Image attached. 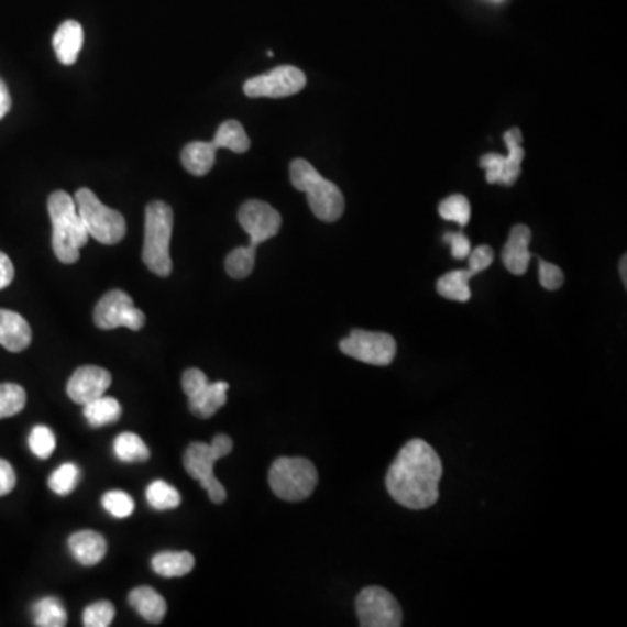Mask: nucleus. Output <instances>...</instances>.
<instances>
[{
    "label": "nucleus",
    "instance_id": "nucleus-1",
    "mask_svg": "<svg viewBox=\"0 0 627 627\" xmlns=\"http://www.w3.org/2000/svg\"><path fill=\"white\" fill-rule=\"evenodd\" d=\"M441 476L443 464L435 448L424 439H411L391 464L385 486L399 506L429 509L438 502Z\"/></svg>",
    "mask_w": 627,
    "mask_h": 627
},
{
    "label": "nucleus",
    "instance_id": "nucleus-2",
    "mask_svg": "<svg viewBox=\"0 0 627 627\" xmlns=\"http://www.w3.org/2000/svg\"><path fill=\"white\" fill-rule=\"evenodd\" d=\"M53 226V251L62 264H76L80 248L88 244L89 232L70 194L56 190L47 201Z\"/></svg>",
    "mask_w": 627,
    "mask_h": 627
},
{
    "label": "nucleus",
    "instance_id": "nucleus-3",
    "mask_svg": "<svg viewBox=\"0 0 627 627\" xmlns=\"http://www.w3.org/2000/svg\"><path fill=\"white\" fill-rule=\"evenodd\" d=\"M293 187L307 194L312 213L322 222H337L345 209V199L333 182L319 175L318 169L306 160H295L289 166Z\"/></svg>",
    "mask_w": 627,
    "mask_h": 627
},
{
    "label": "nucleus",
    "instance_id": "nucleus-4",
    "mask_svg": "<svg viewBox=\"0 0 627 627\" xmlns=\"http://www.w3.org/2000/svg\"><path fill=\"white\" fill-rule=\"evenodd\" d=\"M173 209L164 201H152L145 211V243L143 264L160 277H167L173 271L172 244Z\"/></svg>",
    "mask_w": 627,
    "mask_h": 627
},
{
    "label": "nucleus",
    "instance_id": "nucleus-5",
    "mask_svg": "<svg viewBox=\"0 0 627 627\" xmlns=\"http://www.w3.org/2000/svg\"><path fill=\"white\" fill-rule=\"evenodd\" d=\"M232 439L227 435H218L213 443H193L184 455L185 471L208 492L209 501L222 504L227 498V490L215 477V464L232 452Z\"/></svg>",
    "mask_w": 627,
    "mask_h": 627
},
{
    "label": "nucleus",
    "instance_id": "nucleus-6",
    "mask_svg": "<svg viewBox=\"0 0 627 627\" xmlns=\"http://www.w3.org/2000/svg\"><path fill=\"white\" fill-rule=\"evenodd\" d=\"M318 469L310 460L280 457L268 471L272 492L286 502L306 501L318 486Z\"/></svg>",
    "mask_w": 627,
    "mask_h": 627
},
{
    "label": "nucleus",
    "instance_id": "nucleus-7",
    "mask_svg": "<svg viewBox=\"0 0 627 627\" xmlns=\"http://www.w3.org/2000/svg\"><path fill=\"white\" fill-rule=\"evenodd\" d=\"M74 199L89 238L107 246L121 243L125 235V220L118 209L105 206L89 188H79Z\"/></svg>",
    "mask_w": 627,
    "mask_h": 627
},
{
    "label": "nucleus",
    "instance_id": "nucleus-8",
    "mask_svg": "<svg viewBox=\"0 0 627 627\" xmlns=\"http://www.w3.org/2000/svg\"><path fill=\"white\" fill-rule=\"evenodd\" d=\"M339 348L352 360L373 366H389L396 358V340L389 333L352 330L348 339L340 340Z\"/></svg>",
    "mask_w": 627,
    "mask_h": 627
},
{
    "label": "nucleus",
    "instance_id": "nucleus-9",
    "mask_svg": "<svg viewBox=\"0 0 627 627\" xmlns=\"http://www.w3.org/2000/svg\"><path fill=\"white\" fill-rule=\"evenodd\" d=\"M355 612L363 627H399L403 610L393 594L384 587H364L355 598Z\"/></svg>",
    "mask_w": 627,
    "mask_h": 627
},
{
    "label": "nucleus",
    "instance_id": "nucleus-10",
    "mask_svg": "<svg viewBox=\"0 0 627 627\" xmlns=\"http://www.w3.org/2000/svg\"><path fill=\"white\" fill-rule=\"evenodd\" d=\"M95 324L101 330H116V328H130L139 331L145 327V314L136 309L133 298L122 289H112L105 293L95 307Z\"/></svg>",
    "mask_w": 627,
    "mask_h": 627
},
{
    "label": "nucleus",
    "instance_id": "nucleus-11",
    "mask_svg": "<svg viewBox=\"0 0 627 627\" xmlns=\"http://www.w3.org/2000/svg\"><path fill=\"white\" fill-rule=\"evenodd\" d=\"M307 77L292 65L274 68L244 82V95L250 98H286L306 88Z\"/></svg>",
    "mask_w": 627,
    "mask_h": 627
},
{
    "label": "nucleus",
    "instance_id": "nucleus-12",
    "mask_svg": "<svg viewBox=\"0 0 627 627\" xmlns=\"http://www.w3.org/2000/svg\"><path fill=\"white\" fill-rule=\"evenodd\" d=\"M239 223L243 227L244 232L250 235V244L248 246L256 248L265 243L268 239L277 235L283 226V218L276 208H272L268 202L251 199L239 208Z\"/></svg>",
    "mask_w": 627,
    "mask_h": 627
},
{
    "label": "nucleus",
    "instance_id": "nucleus-13",
    "mask_svg": "<svg viewBox=\"0 0 627 627\" xmlns=\"http://www.w3.org/2000/svg\"><path fill=\"white\" fill-rule=\"evenodd\" d=\"M112 384V375L100 366H80L74 372L67 384V394L77 405H88L92 399L103 396Z\"/></svg>",
    "mask_w": 627,
    "mask_h": 627
},
{
    "label": "nucleus",
    "instance_id": "nucleus-14",
    "mask_svg": "<svg viewBox=\"0 0 627 627\" xmlns=\"http://www.w3.org/2000/svg\"><path fill=\"white\" fill-rule=\"evenodd\" d=\"M530 241L531 230L527 226L513 227L506 246L502 250V262L510 274L522 276L528 271L531 260V253L528 250Z\"/></svg>",
    "mask_w": 627,
    "mask_h": 627
},
{
    "label": "nucleus",
    "instance_id": "nucleus-15",
    "mask_svg": "<svg viewBox=\"0 0 627 627\" xmlns=\"http://www.w3.org/2000/svg\"><path fill=\"white\" fill-rule=\"evenodd\" d=\"M32 342V328L23 316L0 309V345L9 352H21Z\"/></svg>",
    "mask_w": 627,
    "mask_h": 627
},
{
    "label": "nucleus",
    "instance_id": "nucleus-16",
    "mask_svg": "<svg viewBox=\"0 0 627 627\" xmlns=\"http://www.w3.org/2000/svg\"><path fill=\"white\" fill-rule=\"evenodd\" d=\"M72 557L76 558L84 566H95L107 554V540L103 536L92 530L77 531L68 539Z\"/></svg>",
    "mask_w": 627,
    "mask_h": 627
},
{
    "label": "nucleus",
    "instance_id": "nucleus-17",
    "mask_svg": "<svg viewBox=\"0 0 627 627\" xmlns=\"http://www.w3.org/2000/svg\"><path fill=\"white\" fill-rule=\"evenodd\" d=\"M84 46V30L79 21L68 20L59 25L53 37V47L63 65H74Z\"/></svg>",
    "mask_w": 627,
    "mask_h": 627
},
{
    "label": "nucleus",
    "instance_id": "nucleus-18",
    "mask_svg": "<svg viewBox=\"0 0 627 627\" xmlns=\"http://www.w3.org/2000/svg\"><path fill=\"white\" fill-rule=\"evenodd\" d=\"M227 393H229L227 382H213V384L208 382L201 393L188 397V408L196 417L211 418L220 408L226 406Z\"/></svg>",
    "mask_w": 627,
    "mask_h": 627
},
{
    "label": "nucleus",
    "instance_id": "nucleus-19",
    "mask_svg": "<svg viewBox=\"0 0 627 627\" xmlns=\"http://www.w3.org/2000/svg\"><path fill=\"white\" fill-rule=\"evenodd\" d=\"M217 146L213 142H193L182 151V164L190 175L205 176L217 163Z\"/></svg>",
    "mask_w": 627,
    "mask_h": 627
},
{
    "label": "nucleus",
    "instance_id": "nucleus-20",
    "mask_svg": "<svg viewBox=\"0 0 627 627\" xmlns=\"http://www.w3.org/2000/svg\"><path fill=\"white\" fill-rule=\"evenodd\" d=\"M130 605L152 624H160L167 612L166 600L148 585H142L130 593Z\"/></svg>",
    "mask_w": 627,
    "mask_h": 627
},
{
    "label": "nucleus",
    "instance_id": "nucleus-21",
    "mask_svg": "<svg viewBox=\"0 0 627 627\" xmlns=\"http://www.w3.org/2000/svg\"><path fill=\"white\" fill-rule=\"evenodd\" d=\"M196 558L187 551L160 552L152 558V569L157 575L166 579L185 578L193 572Z\"/></svg>",
    "mask_w": 627,
    "mask_h": 627
},
{
    "label": "nucleus",
    "instance_id": "nucleus-22",
    "mask_svg": "<svg viewBox=\"0 0 627 627\" xmlns=\"http://www.w3.org/2000/svg\"><path fill=\"white\" fill-rule=\"evenodd\" d=\"M122 408L116 397L100 396L84 405V417L92 427L110 426L121 418Z\"/></svg>",
    "mask_w": 627,
    "mask_h": 627
},
{
    "label": "nucleus",
    "instance_id": "nucleus-23",
    "mask_svg": "<svg viewBox=\"0 0 627 627\" xmlns=\"http://www.w3.org/2000/svg\"><path fill=\"white\" fill-rule=\"evenodd\" d=\"M473 276V272L469 271V268L448 272L443 277H439L438 283H436V289H438L441 297L448 298V300L469 301L471 300L469 280Z\"/></svg>",
    "mask_w": 627,
    "mask_h": 627
},
{
    "label": "nucleus",
    "instance_id": "nucleus-24",
    "mask_svg": "<svg viewBox=\"0 0 627 627\" xmlns=\"http://www.w3.org/2000/svg\"><path fill=\"white\" fill-rule=\"evenodd\" d=\"M113 452L125 464H140L151 459V450L139 435L122 432L113 441Z\"/></svg>",
    "mask_w": 627,
    "mask_h": 627
},
{
    "label": "nucleus",
    "instance_id": "nucleus-25",
    "mask_svg": "<svg viewBox=\"0 0 627 627\" xmlns=\"http://www.w3.org/2000/svg\"><path fill=\"white\" fill-rule=\"evenodd\" d=\"M211 142L217 148H229L235 154H244L251 145L250 136H248L244 125L239 121L223 122Z\"/></svg>",
    "mask_w": 627,
    "mask_h": 627
},
{
    "label": "nucleus",
    "instance_id": "nucleus-26",
    "mask_svg": "<svg viewBox=\"0 0 627 627\" xmlns=\"http://www.w3.org/2000/svg\"><path fill=\"white\" fill-rule=\"evenodd\" d=\"M35 626L63 627L67 626V610L58 598H42L32 606Z\"/></svg>",
    "mask_w": 627,
    "mask_h": 627
},
{
    "label": "nucleus",
    "instance_id": "nucleus-27",
    "mask_svg": "<svg viewBox=\"0 0 627 627\" xmlns=\"http://www.w3.org/2000/svg\"><path fill=\"white\" fill-rule=\"evenodd\" d=\"M146 502L157 510L176 509L182 504V495L175 486L157 480L146 486Z\"/></svg>",
    "mask_w": 627,
    "mask_h": 627
},
{
    "label": "nucleus",
    "instance_id": "nucleus-28",
    "mask_svg": "<svg viewBox=\"0 0 627 627\" xmlns=\"http://www.w3.org/2000/svg\"><path fill=\"white\" fill-rule=\"evenodd\" d=\"M256 250L250 246L235 248L226 258V271L234 279H244L255 268Z\"/></svg>",
    "mask_w": 627,
    "mask_h": 627
},
{
    "label": "nucleus",
    "instance_id": "nucleus-29",
    "mask_svg": "<svg viewBox=\"0 0 627 627\" xmlns=\"http://www.w3.org/2000/svg\"><path fill=\"white\" fill-rule=\"evenodd\" d=\"M25 405L26 393L21 385L0 384V420L20 414Z\"/></svg>",
    "mask_w": 627,
    "mask_h": 627
},
{
    "label": "nucleus",
    "instance_id": "nucleus-30",
    "mask_svg": "<svg viewBox=\"0 0 627 627\" xmlns=\"http://www.w3.org/2000/svg\"><path fill=\"white\" fill-rule=\"evenodd\" d=\"M439 217L448 222H457L462 229L468 226L469 220H471V205H469V199L465 196H450L444 199L438 208Z\"/></svg>",
    "mask_w": 627,
    "mask_h": 627
},
{
    "label": "nucleus",
    "instance_id": "nucleus-31",
    "mask_svg": "<svg viewBox=\"0 0 627 627\" xmlns=\"http://www.w3.org/2000/svg\"><path fill=\"white\" fill-rule=\"evenodd\" d=\"M80 469L76 464H63L50 476V488L59 497H67L77 488Z\"/></svg>",
    "mask_w": 627,
    "mask_h": 627
},
{
    "label": "nucleus",
    "instance_id": "nucleus-32",
    "mask_svg": "<svg viewBox=\"0 0 627 627\" xmlns=\"http://www.w3.org/2000/svg\"><path fill=\"white\" fill-rule=\"evenodd\" d=\"M29 447L38 459H50L56 450L55 432L46 426L34 427L29 436Z\"/></svg>",
    "mask_w": 627,
    "mask_h": 627
},
{
    "label": "nucleus",
    "instance_id": "nucleus-33",
    "mask_svg": "<svg viewBox=\"0 0 627 627\" xmlns=\"http://www.w3.org/2000/svg\"><path fill=\"white\" fill-rule=\"evenodd\" d=\"M105 510L112 515L113 518L125 519L130 518L134 513V501L125 492L121 490H113L109 494H105L101 498Z\"/></svg>",
    "mask_w": 627,
    "mask_h": 627
},
{
    "label": "nucleus",
    "instance_id": "nucleus-34",
    "mask_svg": "<svg viewBox=\"0 0 627 627\" xmlns=\"http://www.w3.org/2000/svg\"><path fill=\"white\" fill-rule=\"evenodd\" d=\"M116 617V606L110 602H97L86 606L82 623L86 627H107Z\"/></svg>",
    "mask_w": 627,
    "mask_h": 627
},
{
    "label": "nucleus",
    "instance_id": "nucleus-35",
    "mask_svg": "<svg viewBox=\"0 0 627 627\" xmlns=\"http://www.w3.org/2000/svg\"><path fill=\"white\" fill-rule=\"evenodd\" d=\"M539 277L540 285L542 288L549 289V292H554V289H560L564 283L563 271H561L558 265L549 264V262H543L539 258Z\"/></svg>",
    "mask_w": 627,
    "mask_h": 627
},
{
    "label": "nucleus",
    "instance_id": "nucleus-36",
    "mask_svg": "<svg viewBox=\"0 0 627 627\" xmlns=\"http://www.w3.org/2000/svg\"><path fill=\"white\" fill-rule=\"evenodd\" d=\"M480 166L486 169V182L488 184H501L504 176V155L485 154L480 160Z\"/></svg>",
    "mask_w": 627,
    "mask_h": 627
},
{
    "label": "nucleus",
    "instance_id": "nucleus-37",
    "mask_svg": "<svg viewBox=\"0 0 627 627\" xmlns=\"http://www.w3.org/2000/svg\"><path fill=\"white\" fill-rule=\"evenodd\" d=\"M469 271L473 272L474 276L486 268L494 262V250L490 246H480L476 250H471L469 253Z\"/></svg>",
    "mask_w": 627,
    "mask_h": 627
},
{
    "label": "nucleus",
    "instance_id": "nucleus-38",
    "mask_svg": "<svg viewBox=\"0 0 627 627\" xmlns=\"http://www.w3.org/2000/svg\"><path fill=\"white\" fill-rule=\"evenodd\" d=\"M206 385H208V376L201 370L190 369L182 376V387H184V393L187 394V397L201 393Z\"/></svg>",
    "mask_w": 627,
    "mask_h": 627
},
{
    "label": "nucleus",
    "instance_id": "nucleus-39",
    "mask_svg": "<svg viewBox=\"0 0 627 627\" xmlns=\"http://www.w3.org/2000/svg\"><path fill=\"white\" fill-rule=\"evenodd\" d=\"M443 239L444 243L450 244V248H452L453 258H468L469 253H471V241H469V238H465L462 232H457V234L448 232V234H444Z\"/></svg>",
    "mask_w": 627,
    "mask_h": 627
},
{
    "label": "nucleus",
    "instance_id": "nucleus-40",
    "mask_svg": "<svg viewBox=\"0 0 627 627\" xmlns=\"http://www.w3.org/2000/svg\"><path fill=\"white\" fill-rule=\"evenodd\" d=\"M16 486V473L8 460L0 459V497L11 494Z\"/></svg>",
    "mask_w": 627,
    "mask_h": 627
},
{
    "label": "nucleus",
    "instance_id": "nucleus-41",
    "mask_svg": "<svg viewBox=\"0 0 627 627\" xmlns=\"http://www.w3.org/2000/svg\"><path fill=\"white\" fill-rule=\"evenodd\" d=\"M14 279V265L6 253L0 251V289L8 288Z\"/></svg>",
    "mask_w": 627,
    "mask_h": 627
},
{
    "label": "nucleus",
    "instance_id": "nucleus-42",
    "mask_svg": "<svg viewBox=\"0 0 627 627\" xmlns=\"http://www.w3.org/2000/svg\"><path fill=\"white\" fill-rule=\"evenodd\" d=\"M11 95H9L8 86L4 80L0 79V119H4L11 110Z\"/></svg>",
    "mask_w": 627,
    "mask_h": 627
},
{
    "label": "nucleus",
    "instance_id": "nucleus-43",
    "mask_svg": "<svg viewBox=\"0 0 627 627\" xmlns=\"http://www.w3.org/2000/svg\"><path fill=\"white\" fill-rule=\"evenodd\" d=\"M620 277H623L624 285H627V256L624 255L620 260Z\"/></svg>",
    "mask_w": 627,
    "mask_h": 627
}]
</instances>
